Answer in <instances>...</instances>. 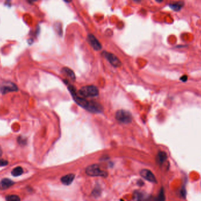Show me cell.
<instances>
[{"label": "cell", "instance_id": "cell-1", "mask_svg": "<svg viewBox=\"0 0 201 201\" xmlns=\"http://www.w3.org/2000/svg\"><path fill=\"white\" fill-rule=\"evenodd\" d=\"M99 95L98 88L93 85L83 86L78 91V95L81 97H95Z\"/></svg>", "mask_w": 201, "mask_h": 201}, {"label": "cell", "instance_id": "cell-2", "mask_svg": "<svg viewBox=\"0 0 201 201\" xmlns=\"http://www.w3.org/2000/svg\"><path fill=\"white\" fill-rule=\"evenodd\" d=\"M86 173L90 176H101L106 178L108 176V173L106 171L101 169L99 165L97 164L91 165L88 166L85 171Z\"/></svg>", "mask_w": 201, "mask_h": 201}, {"label": "cell", "instance_id": "cell-3", "mask_svg": "<svg viewBox=\"0 0 201 201\" xmlns=\"http://www.w3.org/2000/svg\"><path fill=\"white\" fill-rule=\"evenodd\" d=\"M116 119L125 124H128L131 123L133 121V116L130 112L125 110H119L115 113Z\"/></svg>", "mask_w": 201, "mask_h": 201}, {"label": "cell", "instance_id": "cell-4", "mask_svg": "<svg viewBox=\"0 0 201 201\" xmlns=\"http://www.w3.org/2000/svg\"><path fill=\"white\" fill-rule=\"evenodd\" d=\"M18 90V87L14 83L11 81H4L0 85V91L3 95H5L9 92Z\"/></svg>", "mask_w": 201, "mask_h": 201}, {"label": "cell", "instance_id": "cell-5", "mask_svg": "<svg viewBox=\"0 0 201 201\" xmlns=\"http://www.w3.org/2000/svg\"><path fill=\"white\" fill-rule=\"evenodd\" d=\"M103 54L104 57L108 60V61L113 66L115 67H119L122 65L121 61L116 55L113 54L111 53H108L107 51H103Z\"/></svg>", "mask_w": 201, "mask_h": 201}, {"label": "cell", "instance_id": "cell-6", "mask_svg": "<svg viewBox=\"0 0 201 201\" xmlns=\"http://www.w3.org/2000/svg\"><path fill=\"white\" fill-rule=\"evenodd\" d=\"M140 175L143 178L152 183H157L156 178L152 172L148 169H142L140 172Z\"/></svg>", "mask_w": 201, "mask_h": 201}, {"label": "cell", "instance_id": "cell-7", "mask_svg": "<svg viewBox=\"0 0 201 201\" xmlns=\"http://www.w3.org/2000/svg\"><path fill=\"white\" fill-rule=\"evenodd\" d=\"M88 40L90 45L92 46L95 50H99L102 48V45L97 40V39L92 34L88 35Z\"/></svg>", "mask_w": 201, "mask_h": 201}, {"label": "cell", "instance_id": "cell-8", "mask_svg": "<svg viewBox=\"0 0 201 201\" xmlns=\"http://www.w3.org/2000/svg\"><path fill=\"white\" fill-rule=\"evenodd\" d=\"M103 107L97 102L91 101L89 102V105L87 107V110L93 113H99L103 110Z\"/></svg>", "mask_w": 201, "mask_h": 201}, {"label": "cell", "instance_id": "cell-9", "mask_svg": "<svg viewBox=\"0 0 201 201\" xmlns=\"http://www.w3.org/2000/svg\"><path fill=\"white\" fill-rule=\"evenodd\" d=\"M74 179H75V175L73 173H69L63 176L61 179V181L65 185H69L73 182Z\"/></svg>", "mask_w": 201, "mask_h": 201}, {"label": "cell", "instance_id": "cell-10", "mask_svg": "<svg viewBox=\"0 0 201 201\" xmlns=\"http://www.w3.org/2000/svg\"><path fill=\"white\" fill-rule=\"evenodd\" d=\"M14 183V182L10 179H7V178L3 179L0 182V189L1 190L7 189L12 186Z\"/></svg>", "mask_w": 201, "mask_h": 201}, {"label": "cell", "instance_id": "cell-11", "mask_svg": "<svg viewBox=\"0 0 201 201\" xmlns=\"http://www.w3.org/2000/svg\"><path fill=\"white\" fill-rule=\"evenodd\" d=\"M183 2L182 1H176V2H172L169 4V7L172 10L178 11L181 10L183 6Z\"/></svg>", "mask_w": 201, "mask_h": 201}, {"label": "cell", "instance_id": "cell-12", "mask_svg": "<svg viewBox=\"0 0 201 201\" xmlns=\"http://www.w3.org/2000/svg\"><path fill=\"white\" fill-rule=\"evenodd\" d=\"M167 153L164 152H159L158 153L157 156V162L159 164H162L165 161L167 160Z\"/></svg>", "mask_w": 201, "mask_h": 201}, {"label": "cell", "instance_id": "cell-13", "mask_svg": "<svg viewBox=\"0 0 201 201\" xmlns=\"http://www.w3.org/2000/svg\"><path fill=\"white\" fill-rule=\"evenodd\" d=\"M63 72L65 73L67 76H68L69 78H71L72 80H75V75L74 71L71 70L70 69L67 68V67H64L63 69Z\"/></svg>", "mask_w": 201, "mask_h": 201}, {"label": "cell", "instance_id": "cell-14", "mask_svg": "<svg viewBox=\"0 0 201 201\" xmlns=\"http://www.w3.org/2000/svg\"><path fill=\"white\" fill-rule=\"evenodd\" d=\"M23 173V169L21 166L16 167L11 171V175L13 176H19Z\"/></svg>", "mask_w": 201, "mask_h": 201}, {"label": "cell", "instance_id": "cell-15", "mask_svg": "<svg viewBox=\"0 0 201 201\" xmlns=\"http://www.w3.org/2000/svg\"><path fill=\"white\" fill-rule=\"evenodd\" d=\"M6 201H21L20 196L17 195H9L5 197Z\"/></svg>", "mask_w": 201, "mask_h": 201}, {"label": "cell", "instance_id": "cell-16", "mask_svg": "<svg viewBox=\"0 0 201 201\" xmlns=\"http://www.w3.org/2000/svg\"><path fill=\"white\" fill-rule=\"evenodd\" d=\"M165 201V193H164V190L163 188H161L159 193L158 196L157 197V201Z\"/></svg>", "mask_w": 201, "mask_h": 201}, {"label": "cell", "instance_id": "cell-17", "mask_svg": "<svg viewBox=\"0 0 201 201\" xmlns=\"http://www.w3.org/2000/svg\"><path fill=\"white\" fill-rule=\"evenodd\" d=\"M8 164V162L7 160L0 159V167L7 166Z\"/></svg>", "mask_w": 201, "mask_h": 201}, {"label": "cell", "instance_id": "cell-18", "mask_svg": "<svg viewBox=\"0 0 201 201\" xmlns=\"http://www.w3.org/2000/svg\"><path fill=\"white\" fill-rule=\"evenodd\" d=\"M180 80L182 81H183V82H185L188 80V76L186 75H182L181 77L180 78Z\"/></svg>", "mask_w": 201, "mask_h": 201}, {"label": "cell", "instance_id": "cell-19", "mask_svg": "<svg viewBox=\"0 0 201 201\" xmlns=\"http://www.w3.org/2000/svg\"><path fill=\"white\" fill-rule=\"evenodd\" d=\"M2 153H3V152H2V149H1V148L0 147V156L2 155Z\"/></svg>", "mask_w": 201, "mask_h": 201}]
</instances>
